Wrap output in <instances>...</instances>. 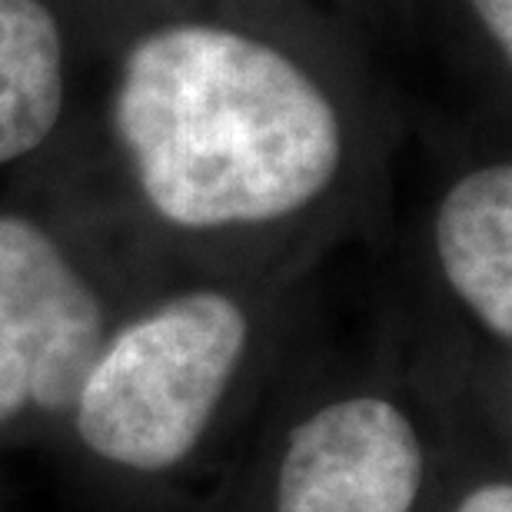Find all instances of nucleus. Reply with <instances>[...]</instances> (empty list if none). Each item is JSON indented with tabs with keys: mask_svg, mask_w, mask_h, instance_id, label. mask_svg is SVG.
I'll use <instances>...</instances> for the list:
<instances>
[{
	"mask_svg": "<svg viewBox=\"0 0 512 512\" xmlns=\"http://www.w3.org/2000/svg\"><path fill=\"white\" fill-rule=\"evenodd\" d=\"M476 17L483 20L493 44L503 50V57L512 54V0H473Z\"/></svg>",
	"mask_w": 512,
	"mask_h": 512,
	"instance_id": "nucleus-7",
	"label": "nucleus"
},
{
	"mask_svg": "<svg viewBox=\"0 0 512 512\" xmlns=\"http://www.w3.org/2000/svg\"><path fill=\"white\" fill-rule=\"evenodd\" d=\"M436 253L456 296L499 340L512 336V167L466 173L436 213Z\"/></svg>",
	"mask_w": 512,
	"mask_h": 512,
	"instance_id": "nucleus-5",
	"label": "nucleus"
},
{
	"mask_svg": "<svg viewBox=\"0 0 512 512\" xmlns=\"http://www.w3.org/2000/svg\"><path fill=\"white\" fill-rule=\"evenodd\" d=\"M67 50L44 0H0V167L54 133L67 94Z\"/></svg>",
	"mask_w": 512,
	"mask_h": 512,
	"instance_id": "nucleus-6",
	"label": "nucleus"
},
{
	"mask_svg": "<svg viewBox=\"0 0 512 512\" xmlns=\"http://www.w3.org/2000/svg\"><path fill=\"white\" fill-rule=\"evenodd\" d=\"M104 343L97 293L37 223L0 217V423L74 406Z\"/></svg>",
	"mask_w": 512,
	"mask_h": 512,
	"instance_id": "nucleus-3",
	"label": "nucleus"
},
{
	"mask_svg": "<svg viewBox=\"0 0 512 512\" xmlns=\"http://www.w3.org/2000/svg\"><path fill=\"white\" fill-rule=\"evenodd\" d=\"M114 124L143 197L183 230L296 213L343 157L323 87L273 44L213 24H173L130 47Z\"/></svg>",
	"mask_w": 512,
	"mask_h": 512,
	"instance_id": "nucleus-1",
	"label": "nucleus"
},
{
	"mask_svg": "<svg viewBox=\"0 0 512 512\" xmlns=\"http://www.w3.org/2000/svg\"><path fill=\"white\" fill-rule=\"evenodd\" d=\"M247 333V316L230 296H173L100 350L74 403L80 439L140 473L177 466L227 393Z\"/></svg>",
	"mask_w": 512,
	"mask_h": 512,
	"instance_id": "nucleus-2",
	"label": "nucleus"
},
{
	"mask_svg": "<svg viewBox=\"0 0 512 512\" xmlns=\"http://www.w3.org/2000/svg\"><path fill=\"white\" fill-rule=\"evenodd\" d=\"M456 512H512V489L506 483H489L469 493Z\"/></svg>",
	"mask_w": 512,
	"mask_h": 512,
	"instance_id": "nucleus-8",
	"label": "nucleus"
},
{
	"mask_svg": "<svg viewBox=\"0 0 512 512\" xmlns=\"http://www.w3.org/2000/svg\"><path fill=\"white\" fill-rule=\"evenodd\" d=\"M419 479L413 423L386 399H343L293 429L276 512H413Z\"/></svg>",
	"mask_w": 512,
	"mask_h": 512,
	"instance_id": "nucleus-4",
	"label": "nucleus"
}]
</instances>
